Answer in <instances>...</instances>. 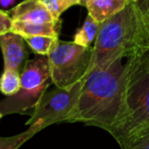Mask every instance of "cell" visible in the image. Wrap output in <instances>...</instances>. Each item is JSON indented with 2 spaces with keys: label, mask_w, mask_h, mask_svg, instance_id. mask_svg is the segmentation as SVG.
<instances>
[{
  "label": "cell",
  "mask_w": 149,
  "mask_h": 149,
  "mask_svg": "<svg viewBox=\"0 0 149 149\" xmlns=\"http://www.w3.org/2000/svg\"><path fill=\"white\" fill-rule=\"evenodd\" d=\"M59 23H29V22H13L11 32L24 38L35 36H47L58 38L60 31Z\"/></svg>",
  "instance_id": "cell-11"
},
{
  "label": "cell",
  "mask_w": 149,
  "mask_h": 149,
  "mask_svg": "<svg viewBox=\"0 0 149 149\" xmlns=\"http://www.w3.org/2000/svg\"><path fill=\"white\" fill-rule=\"evenodd\" d=\"M15 3V0H0V5L2 7H8Z\"/></svg>",
  "instance_id": "cell-20"
},
{
  "label": "cell",
  "mask_w": 149,
  "mask_h": 149,
  "mask_svg": "<svg viewBox=\"0 0 149 149\" xmlns=\"http://www.w3.org/2000/svg\"><path fill=\"white\" fill-rule=\"evenodd\" d=\"M45 7L57 21H60V15L74 5H81L80 0H41Z\"/></svg>",
  "instance_id": "cell-15"
},
{
  "label": "cell",
  "mask_w": 149,
  "mask_h": 149,
  "mask_svg": "<svg viewBox=\"0 0 149 149\" xmlns=\"http://www.w3.org/2000/svg\"><path fill=\"white\" fill-rule=\"evenodd\" d=\"M135 36L134 11L130 2L122 11L100 24L88 72L130 56L135 50Z\"/></svg>",
  "instance_id": "cell-3"
},
{
  "label": "cell",
  "mask_w": 149,
  "mask_h": 149,
  "mask_svg": "<svg viewBox=\"0 0 149 149\" xmlns=\"http://www.w3.org/2000/svg\"><path fill=\"white\" fill-rule=\"evenodd\" d=\"M21 74L19 70L4 68L0 77V92L5 96H13L21 90Z\"/></svg>",
  "instance_id": "cell-13"
},
{
  "label": "cell",
  "mask_w": 149,
  "mask_h": 149,
  "mask_svg": "<svg viewBox=\"0 0 149 149\" xmlns=\"http://www.w3.org/2000/svg\"><path fill=\"white\" fill-rule=\"evenodd\" d=\"M130 0H92L86 5L88 15L98 24H102L122 11Z\"/></svg>",
  "instance_id": "cell-10"
},
{
  "label": "cell",
  "mask_w": 149,
  "mask_h": 149,
  "mask_svg": "<svg viewBox=\"0 0 149 149\" xmlns=\"http://www.w3.org/2000/svg\"><path fill=\"white\" fill-rule=\"evenodd\" d=\"M99 26L100 24H98L93 17L88 15L83 26L80 29H78V31L74 34L72 42L83 47L90 48L92 42H95Z\"/></svg>",
  "instance_id": "cell-12"
},
{
  "label": "cell",
  "mask_w": 149,
  "mask_h": 149,
  "mask_svg": "<svg viewBox=\"0 0 149 149\" xmlns=\"http://www.w3.org/2000/svg\"><path fill=\"white\" fill-rule=\"evenodd\" d=\"M33 136H35V134L28 129L25 132L19 133L15 136L0 137V149H19L24 143H26Z\"/></svg>",
  "instance_id": "cell-16"
},
{
  "label": "cell",
  "mask_w": 149,
  "mask_h": 149,
  "mask_svg": "<svg viewBox=\"0 0 149 149\" xmlns=\"http://www.w3.org/2000/svg\"><path fill=\"white\" fill-rule=\"evenodd\" d=\"M13 22L59 23L42 3L41 0H24L9 11Z\"/></svg>",
  "instance_id": "cell-8"
},
{
  "label": "cell",
  "mask_w": 149,
  "mask_h": 149,
  "mask_svg": "<svg viewBox=\"0 0 149 149\" xmlns=\"http://www.w3.org/2000/svg\"><path fill=\"white\" fill-rule=\"evenodd\" d=\"M109 134L122 149L149 137V68L137 52L124 64L122 111Z\"/></svg>",
  "instance_id": "cell-2"
},
{
  "label": "cell",
  "mask_w": 149,
  "mask_h": 149,
  "mask_svg": "<svg viewBox=\"0 0 149 149\" xmlns=\"http://www.w3.org/2000/svg\"><path fill=\"white\" fill-rule=\"evenodd\" d=\"M93 47H83L74 42L58 41L49 53L50 79L56 88L65 89L81 81L89 70Z\"/></svg>",
  "instance_id": "cell-5"
},
{
  "label": "cell",
  "mask_w": 149,
  "mask_h": 149,
  "mask_svg": "<svg viewBox=\"0 0 149 149\" xmlns=\"http://www.w3.org/2000/svg\"><path fill=\"white\" fill-rule=\"evenodd\" d=\"M125 149H149V137L142 139Z\"/></svg>",
  "instance_id": "cell-18"
},
{
  "label": "cell",
  "mask_w": 149,
  "mask_h": 149,
  "mask_svg": "<svg viewBox=\"0 0 149 149\" xmlns=\"http://www.w3.org/2000/svg\"><path fill=\"white\" fill-rule=\"evenodd\" d=\"M134 53H135V52H134ZM137 53H139L141 56H142V58L144 59L145 63H146L147 66L149 68V50H146V51H142V52H137Z\"/></svg>",
  "instance_id": "cell-19"
},
{
  "label": "cell",
  "mask_w": 149,
  "mask_h": 149,
  "mask_svg": "<svg viewBox=\"0 0 149 149\" xmlns=\"http://www.w3.org/2000/svg\"><path fill=\"white\" fill-rule=\"evenodd\" d=\"M2 118V113H1V112H0V118Z\"/></svg>",
  "instance_id": "cell-23"
},
{
  "label": "cell",
  "mask_w": 149,
  "mask_h": 149,
  "mask_svg": "<svg viewBox=\"0 0 149 149\" xmlns=\"http://www.w3.org/2000/svg\"><path fill=\"white\" fill-rule=\"evenodd\" d=\"M131 2H133V3H135V2H137V1H138V0H130Z\"/></svg>",
  "instance_id": "cell-22"
},
{
  "label": "cell",
  "mask_w": 149,
  "mask_h": 149,
  "mask_svg": "<svg viewBox=\"0 0 149 149\" xmlns=\"http://www.w3.org/2000/svg\"><path fill=\"white\" fill-rule=\"evenodd\" d=\"M84 78L74 86L65 89L46 90L38 100L26 125L34 134L58 123L68 122L79 101Z\"/></svg>",
  "instance_id": "cell-6"
},
{
  "label": "cell",
  "mask_w": 149,
  "mask_h": 149,
  "mask_svg": "<svg viewBox=\"0 0 149 149\" xmlns=\"http://www.w3.org/2000/svg\"><path fill=\"white\" fill-rule=\"evenodd\" d=\"M123 77L122 59L90 70L84 77L79 101L68 123H83L109 133L122 111Z\"/></svg>",
  "instance_id": "cell-1"
},
{
  "label": "cell",
  "mask_w": 149,
  "mask_h": 149,
  "mask_svg": "<svg viewBox=\"0 0 149 149\" xmlns=\"http://www.w3.org/2000/svg\"><path fill=\"white\" fill-rule=\"evenodd\" d=\"M50 68L47 56L39 55L26 62L21 72V90L0 102L2 116L11 113H26L35 108L38 100L49 86Z\"/></svg>",
  "instance_id": "cell-4"
},
{
  "label": "cell",
  "mask_w": 149,
  "mask_h": 149,
  "mask_svg": "<svg viewBox=\"0 0 149 149\" xmlns=\"http://www.w3.org/2000/svg\"><path fill=\"white\" fill-rule=\"evenodd\" d=\"M13 19L8 13L0 9V36L11 32Z\"/></svg>",
  "instance_id": "cell-17"
},
{
  "label": "cell",
  "mask_w": 149,
  "mask_h": 149,
  "mask_svg": "<svg viewBox=\"0 0 149 149\" xmlns=\"http://www.w3.org/2000/svg\"><path fill=\"white\" fill-rule=\"evenodd\" d=\"M132 4L136 29L134 52L146 51L149 50V0H138Z\"/></svg>",
  "instance_id": "cell-9"
},
{
  "label": "cell",
  "mask_w": 149,
  "mask_h": 149,
  "mask_svg": "<svg viewBox=\"0 0 149 149\" xmlns=\"http://www.w3.org/2000/svg\"><path fill=\"white\" fill-rule=\"evenodd\" d=\"M90 1H92V0H80V2H81V5L82 6H85L88 4V3L90 2Z\"/></svg>",
  "instance_id": "cell-21"
},
{
  "label": "cell",
  "mask_w": 149,
  "mask_h": 149,
  "mask_svg": "<svg viewBox=\"0 0 149 149\" xmlns=\"http://www.w3.org/2000/svg\"><path fill=\"white\" fill-rule=\"evenodd\" d=\"M25 38L13 32L0 36V48L2 51L4 68L21 70L27 59Z\"/></svg>",
  "instance_id": "cell-7"
},
{
  "label": "cell",
  "mask_w": 149,
  "mask_h": 149,
  "mask_svg": "<svg viewBox=\"0 0 149 149\" xmlns=\"http://www.w3.org/2000/svg\"><path fill=\"white\" fill-rule=\"evenodd\" d=\"M25 41L32 49V51L35 52L36 54L48 56L56 46L59 39L54 37H47V36H35V37L25 38Z\"/></svg>",
  "instance_id": "cell-14"
}]
</instances>
